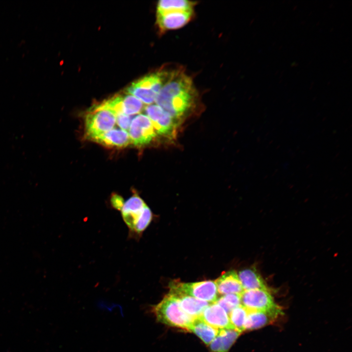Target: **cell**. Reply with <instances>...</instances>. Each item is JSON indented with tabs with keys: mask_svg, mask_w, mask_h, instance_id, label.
<instances>
[{
	"mask_svg": "<svg viewBox=\"0 0 352 352\" xmlns=\"http://www.w3.org/2000/svg\"><path fill=\"white\" fill-rule=\"evenodd\" d=\"M197 95L192 79L183 71L176 70L169 73L155 101L165 112L175 119L191 110Z\"/></svg>",
	"mask_w": 352,
	"mask_h": 352,
	"instance_id": "obj_1",
	"label": "cell"
},
{
	"mask_svg": "<svg viewBox=\"0 0 352 352\" xmlns=\"http://www.w3.org/2000/svg\"><path fill=\"white\" fill-rule=\"evenodd\" d=\"M152 311L160 322L188 331L195 319L181 309L177 299L170 293L153 307Z\"/></svg>",
	"mask_w": 352,
	"mask_h": 352,
	"instance_id": "obj_2",
	"label": "cell"
},
{
	"mask_svg": "<svg viewBox=\"0 0 352 352\" xmlns=\"http://www.w3.org/2000/svg\"><path fill=\"white\" fill-rule=\"evenodd\" d=\"M169 72L158 71L148 74L132 83L125 90L142 102L151 104L155 101L156 97L164 84Z\"/></svg>",
	"mask_w": 352,
	"mask_h": 352,
	"instance_id": "obj_3",
	"label": "cell"
},
{
	"mask_svg": "<svg viewBox=\"0 0 352 352\" xmlns=\"http://www.w3.org/2000/svg\"><path fill=\"white\" fill-rule=\"evenodd\" d=\"M116 123V116L111 111L91 107L85 117V134L91 140L111 130Z\"/></svg>",
	"mask_w": 352,
	"mask_h": 352,
	"instance_id": "obj_4",
	"label": "cell"
},
{
	"mask_svg": "<svg viewBox=\"0 0 352 352\" xmlns=\"http://www.w3.org/2000/svg\"><path fill=\"white\" fill-rule=\"evenodd\" d=\"M241 305L248 311H265L282 313L268 289L244 290L241 294Z\"/></svg>",
	"mask_w": 352,
	"mask_h": 352,
	"instance_id": "obj_5",
	"label": "cell"
},
{
	"mask_svg": "<svg viewBox=\"0 0 352 352\" xmlns=\"http://www.w3.org/2000/svg\"><path fill=\"white\" fill-rule=\"evenodd\" d=\"M170 288L209 303H215L219 298L216 283L211 280L189 283L173 281Z\"/></svg>",
	"mask_w": 352,
	"mask_h": 352,
	"instance_id": "obj_6",
	"label": "cell"
},
{
	"mask_svg": "<svg viewBox=\"0 0 352 352\" xmlns=\"http://www.w3.org/2000/svg\"><path fill=\"white\" fill-rule=\"evenodd\" d=\"M128 132L131 144L136 146L148 144L156 135L151 120L143 114L132 119Z\"/></svg>",
	"mask_w": 352,
	"mask_h": 352,
	"instance_id": "obj_7",
	"label": "cell"
},
{
	"mask_svg": "<svg viewBox=\"0 0 352 352\" xmlns=\"http://www.w3.org/2000/svg\"><path fill=\"white\" fill-rule=\"evenodd\" d=\"M193 10H174L156 12V23L161 32L177 29L191 20Z\"/></svg>",
	"mask_w": 352,
	"mask_h": 352,
	"instance_id": "obj_8",
	"label": "cell"
},
{
	"mask_svg": "<svg viewBox=\"0 0 352 352\" xmlns=\"http://www.w3.org/2000/svg\"><path fill=\"white\" fill-rule=\"evenodd\" d=\"M145 110L156 133L168 134L172 132L175 126L174 119L159 106L150 105L145 108Z\"/></svg>",
	"mask_w": 352,
	"mask_h": 352,
	"instance_id": "obj_9",
	"label": "cell"
},
{
	"mask_svg": "<svg viewBox=\"0 0 352 352\" xmlns=\"http://www.w3.org/2000/svg\"><path fill=\"white\" fill-rule=\"evenodd\" d=\"M199 317L205 322L219 330L233 328L231 325L228 314L216 302L210 304L204 309Z\"/></svg>",
	"mask_w": 352,
	"mask_h": 352,
	"instance_id": "obj_10",
	"label": "cell"
},
{
	"mask_svg": "<svg viewBox=\"0 0 352 352\" xmlns=\"http://www.w3.org/2000/svg\"><path fill=\"white\" fill-rule=\"evenodd\" d=\"M169 293L177 299L181 309L194 318L199 317L204 309L211 304L175 289L170 288Z\"/></svg>",
	"mask_w": 352,
	"mask_h": 352,
	"instance_id": "obj_11",
	"label": "cell"
},
{
	"mask_svg": "<svg viewBox=\"0 0 352 352\" xmlns=\"http://www.w3.org/2000/svg\"><path fill=\"white\" fill-rule=\"evenodd\" d=\"M91 140L111 148H123L131 144L128 132L121 129H111Z\"/></svg>",
	"mask_w": 352,
	"mask_h": 352,
	"instance_id": "obj_12",
	"label": "cell"
},
{
	"mask_svg": "<svg viewBox=\"0 0 352 352\" xmlns=\"http://www.w3.org/2000/svg\"><path fill=\"white\" fill-rule=\"evenodd\" d=\"M215 282L218 294L222 295L229 294H241L244 291L238 273L234 270L222 273Z\"/></svg>",
	"mask_w": 352,
	"mask_h": 352,
	"instance_id": "obj_13",
	"label": "cell"
},
{
	"mask_svg": "<svg viewBox=\"0 0 352 352\" xmlns=\"http://www.w3.org/2000/svg\"><path fill=\"white\" fill-rule=\"evenodd\" d=\"M241 332L234 328L219 330V332L210 344L212 352H227Z\"/></svg>",
	"mask_w": 352,
	"mask_h": 352,
	"instance_id": "obj_14",
	"label": "cell"
},
{
	"mask_svg": "<svg viewBox=\"0 0 352 352\" xmlns=\"http://www.w3.org/2000/svg\"><path fill=\"white\" fill-rule=\"evenodd\" d=\"M280 314L265 311H248L244 331L260 329L269 324Z\"/></svg>",
	"mask_w": 352,
	"mask_h": 352,
	"instance_id": "obj_15",
	"label": "cell"
},
{
	"mask_svg": "<svg viewBox=\"0 0 352 352\" xmlns=\"http://www.w3.org/2000/svg\"><path fill=\"white\" fill-rule=\"evenodd\" d=\"M238 275L244 290L267 289L265 282L254 267L241 270Z\"/></svg>",
	"mask_w": 352,
	"mask_h": 352,
	"instance_id": "obj_16",
	"label": "cell"
},
{
	"mask_svg": "<svg viewBox=\"0 0 352 352\" xmlns=\"http://www.w3.org/2000/svg\"><path fill=\"white\" fill-rule=\"evenodd\" d=\"M219 330L205 322L199 317L195 318L190 328L206 345H208L217 335Z\"/></svg>",
	"mask_w": 352,
	"mask_h": 352,
	"instance_id": "obj_17",
	"label": "cell"
},
{
	"mask_svg": "<svg viewBox=\"0 0 352 352\" xmlns=\"http://www.w3.org/2000/svg\"><path fill=\"white\" fill-rule=\"evenodd\" d=\"M196 2L186 0H162L158 1L156 12L193 10Z\"/></svg>",
	"mask_w": 352,
	"mask_h": 352,
	"instance_id": "obj_18",
	"label": "cell"
},
{
	"mask_svg": "<svg viewBox=\"0 0 352 352\" xmlns=\"http://www.w3.org/2000/svg\"><path fill=\"white\" fill-rule=\"evenodd\" d=\"M248 310L240 305L231 311L228 314L232 327L241 333L244 331V325Z\"/></svg>",
	"mask_w": 352,
	"mask_h": 352,
	"instance_id": "obj_19",
	"label": "cell"
},
{
	"mask_svg": "<svg viewBox=\"0 0 352 352\" xmlns=\"http://www.w3.org/2000/svg\"><path fill=\"white\" fill-rule=\"evenodd\" d=\"M124 113L131 115L140 113L143 108L142 102L136 97L127 93L124 94Z\"/></svg>",
	"mask_w": 352,
	"mask_h": 352,
	"instance_id": "obj_20",
	"label": "cell"
},
{
	"mask_svg": "<svg viewBox=\"0 0 352 352\" xmlns=\"http://www.w3.org/2000/svg\"><path fill=\"white\" fill-rule=\"evenodd\" d=\"M153 219V214L150 208L146 205L143 210L141 218L136 224L130 236L137 239L147 228Z\"/></svg>",
	"mask_w": 352,
	"mask_h": 352,
	"instance_id": "obj_21",
	"label": "cell"
},
{
	"mask_svg": "<svg viewBox=\"0 0 352 352\" xmlns=\"http://www.w3.org/2000/svg\"><path fill=\"white\" fill-rule=\"evenodd\" d=\"M229 314L232 310L241 305V294H229L218 298L216 302Z\"/></svg>",
	"mask_w": 352,
	"mask_h": 352,
	"instance_id": "obj_22",
	"label": "cell"
},
{
	"mask_svg": "<svg viewBox=\"0 0 352 352\" xmlns=\"http://www.w3.org/2000/svg\"><path fill=\"white\" fill-rule=\"evenodd\" d=\"M132 117L130 115L125 114H121L116 116V122L121 129L128 132L131 122Z\"/></svg>",
	"mask_w": 352,
	"mask_h": 352,
	"instance_id": "obj_23",
	"label": "cell"
},
{
	"mask_svg": "<svg viewBox=\"0 0 352 352\" xmlns=\"http://www.w3.org/2000/svg\"><path fill=\"white\" fill-rule=\"evenodd\" d=\"M110 202L113 208L118 211H121L124 205L125 201L121 196L114 193L110 197Z\"/></svg>",
	"mask_w": 352,
	"mask_h": 352,
	"instance_id": "obj_24",
	"label": "cell"
}]
</instances>
